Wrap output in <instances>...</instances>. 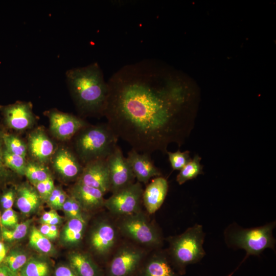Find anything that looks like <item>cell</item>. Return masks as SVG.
Masks as SVG:
<instances>
[{
	"label": "cell",
	"instance_id": "1",
	"mask_svg": "<svg viewBox=\"0 0 276 276\" xmlns=\"http://www.w3.org/2000/svg\"><path fill=\"white\" fill-rule=\"evenodd\" d=\"M107 84L104 116L118 139L149 155L183 143L195 106L196 85L189 76L147 59L123 66Z\"/></svg>",
	"mask_w": 276,
	"mask_h": 276
},
{
	"label": "cell",
	"instance_id": "2",
	"mask_svg": "<svg viewBox=\"0 0 276 276\" xmlns=\"http://www.w3.org/2000/svg\"><path fill=\"white\" fill-rule=\"evenodd\" d=\"M65 76L79 112L85 116H104L108 88L99 64L70 69Z\"/></svg>",
	"mask_w": 276,
	"mask_h": 276
},
{
	"label": "cell",
	"instance_id": "3",
	"mask_svg": "<svg viewBox=\"0 0 276 276\" xmlns=\"http://www.w3.org/2000/svg\"><path fill=\"white\" fill-rule=\"evenodd\" d=\"M74 137L75 153L83 166L94 160L107 159L119 139L107 123L88 124Z\"/></svg>",
	"mask_w": 276,
	"mask_h": 276
},
{
	"label": "cell",
	"instance_id": "4",
	"mask_svg": "<svg viewBox=\"0 0 276 276\" xmlns=\"http://www.w3.org/2000/svg\"><path fill=\"white\" fill-rule=\"evenodd\" d=\"M275 225V221L252 228H243L232 223L225 228L224 238L226 245L233 249H242L246 251L245 258L228 276L232 275L249 256H259L267 248L275 249V239L273 230Z\"/></svg>",
	"mask_w": 276,
	"mask_h": 276
},
{
	"label": "cell",
	"instance_id": "5",
	"mask_svg": "<svg viewBox=\"0 0 276 276\" xmlns=\"http://www.w3.org/2000/svg\"><path fill=\"white\" fill-rule=\"evenodd\" d=\"M204 238L202 226L195 224L181 235L170 239L169 257L180 274L185 273L187 265L196 263L204 257Z\"/></svg>",
	"mask_w": 276,
	"mask_h": 276
},
{
	"label": "cell",
	"instance_id": "6",
	"mask_svg": "<svg viewBox=\"0 0 276 276\" xmlns=\"http://www.w3.org/2000/svg\"><path fill=\"white\" fill-rule=\"evenodd\" d=\"M143 191L140 182H134L112 193L105 200L104 206L117 215L127 216L135 214L140 210Z\"/></svg>",
	"mask_w": 276,
	"mask_h": 276
},
{
	"label": "cell",
	"instance_id": "7",
	"mask_svg": "<svg viewBox=\"0 0 276 276\" xmlns=\"http://www.w3.org/2000/svg\"><path fill=\"white\" fill-rule=\"evenodd\" d=\"M2 121L5 129L22 131L31 128L35 117L30 102L16 101L6 105H0Z\"/></svg>",
	"mask_w": 276,
	"mask_h": 276
},
{
	"label": "cell",
	"instance_id": "8",
	"mask_svg": "<svg viewBox=\"0 0 276 276\" xmlns=\"http://www.w3.org/2000/svg\"><path fill=\"white\" fill-rule=\"evenodd\" d=\"M121 224V229L129 238L144 245H157L161 237L144 216L140 213L127 215Z\"/></svg>",
	"mask_w": 276,
	"mask_h": 276
},
{
	"label": "cell",
	"instance_id": "9",
	"mask_svg": "<svg viewBox=\"0 0 276 276\" xmlns=\"http://www.w3.org/2000/svg\"><path fill=\"white\" fill-rule=\"evenodd\" d=\"M45 114L49 118L51 132L61 141L70 140L88 124L80 117L56 109L47 111Z\"/></svg>",
	"mask_w": 276,
	"mask_h": 276
},
{
	"label": "cell",
	"instance_id": "10",
	"mask_svg": "<svg viewBox=\"0 0 276 276\" xmlns=\"http://www.w3.org/2000/svg\"><path fill=\"white\" fill-rule=\"evenodd\" d=\"M106 160L110 176V191L113 193L134 183L135 177L118 145Z\"/></svg>",
	"mask_w": 276,
	"mask_h": 276
},
{
	"label": "cell",
	"instance_id": "11",
	"mask_svg": "<svg viewBox=\"0 0 276 276\" xmlns=\"http://www.w3.org/2000/svg\"><path fill=\"white\" fill-rule=\"evenodd\" d=\"M51 161L55 172L66 180H77L84 167L75 152L65 147L56 149Z\"/></svg>",
	"mask_w": 276,
	"mask_h": 276
},
{
	"label": "cell",
	"instance_id": "12",
	"mask_svg": "<svg viewBox=\"0 0 276 276\" xmlns=\"http://www.w3.org/2000/svg\"><path fill=\"white\" fill-rule=\"evenodd\" d=\"M77 181L97 189L104 194L110 191V181L106 159L94 160L84 165Z\"/></svg>",
	"mask_w": 276,
	"mask_h": 276
},
{
	"label": "cell",
	"instance_id": "13",
	"mask_svg": "<svg viewBox=\"0 0 276 276\" xmlns=\"http://www.w3.org/2000/svg\"><path fill=\"white\" fill-rule=\"evenodd\" d=\"M143 253L137 249L126 247L120 249L108 267L110 276H130L137 268Z\"/></svg>",
	"mask_w": 276,
	"mask_h": 276
},
{
	"label": "cell",
	"instance_id": "14",
	"mask_svg": "<svg viewBox=\"0 0 276 276\" xmlns=\"http://www.w3.org/2000/svg\"><path fill=\"white\" fill-rule=\"evenodd\" d=\"M27 145L33 160L43 164L51 160L56 149L51 139L40 128L33 130L29 134Z\"/></svg>",
	"mask_w": 276,
	"mask_h": 276
},
{
	"label": "cell",
	"instance_id": "15",
	"mask_svg": "<svg viewBox=\"0 0 276 276\" xmlns=\"http://www.w3.org/2000/svg\"><path fill=\"white\" fill-rule=\"evenodd\" d=\"M133 173L139 182L147 183L150 179L154 176H159L160 170L151 160L150 155L140 153L132 149L126 157Z\"/></svg>",
	"mask_w": 276,
	"mask_h": 276
},
{
	"label": "cell",
	"instance_id": "16",
	"mask_svg": "<svg viewBox=\"0 0 276 276\" xmlns=\"http://www.w3.org/2000/svg\"><path fill=\"white\" fill-rule=\"evenodd\" d=\"M116 237L113 226L107 221H101L97 224L90 232V245L97 254L105 255L114 245Z\"/></svg>",
	"mask_w": 276,
	"mask_h": 276
},
{
	"label": "cell",
	"instance_id": "17",
	"mask_svg": "<svg viewBox=\"0 0 276 276\" xmlns=\"http://www.w3.org/2000/svg\"><path fill=\"white\" fill-rule=\"evenodd\" d=\"M168 190V183L166 178L157 176L143 191L142 200L149 214L155 213L163 204Z\"/></svg>",
	"mask_w": 276,
	"mask_h": 276
},
{
	"label": "cell",
	"instance_id": "18",
	"mask_svg": "<svg viewBox=\"0 0 276 276\" xmlns=\"http://www.w3.org/2000/svg\"><path fill=\"white\" fill-rule=\"evenodd\" d=\"M70 193L84 211L95 210L104 205V194L100 190L79 182L73 186Z\"/></svg>",
	"mask_w": 276,
	"mask_h": 276
},
{
	"label": "cell",
	"instance_id": "19",
	"mask_svg": "<svg viewBox=\"0 0 276 276\" xmlns=\"http://www.w3.org/2000/svg\"><path fill=\"white\" fill-rule=\"evenodd\" d=\"M16 187L15 204L19 211L25 215H31L40 208L42 199L33 186L28 183L18 185Z\"/></svg>",
	"mask_w": 276,
	"mask_h": 276
},
{
	"label": "cell",
	"instance_id": "20",
	"mask_svg": "<svg viewBox=\"0 0 276 276\" xmlns=\"http://www.w3.org/2000/svg\"><path fill=\"white\" fill-rule=\"evenodd\" d=\"M86 222L78 219H68L60 234L61 244L67 247H75L81 242Z\"/></svg>",
	"mask_w": 276,
	"mask_h": 276
},
{
	"label": "cell",
	"instance_id": "21",
	"mask_svg": "<svg viewBox=\"0 0 276 276\" xmlns=\"http://www.w3.org/2000/svg\"><path fill=\"white\" fill-rule=\"evenodd\" d=\"M68 260L77 276H100L98 266L88 255L73 251L68 255Z\"/></svg>",
	"mask_w": 276,
	"mask_h": 276
},
{
	"label": "cell",
	"instance_id": "22",
	"mask_svg": "<svg viewBox=\"0 0 276 276\" xmlns=\"http://www.w3.org/2000/svg\"><path fill=\"white\" fill-rule=\"evenodd\" d=\"M168 256L160 254L153 257L146 265L143 276H180Z\"/></svg>",
	"mask_w": 276,
	"mask_h": 276
},
{
	"label": "cell",
	"instance_id": "23",
	"mask_svg": "<svg viewBox=\"0 0 276 276\" xmlns=\"http://www.w3.org/2000/svg\"><path fill=\"white\" fill-rule=\"evenodd\" d=\"M52 264L43 256L30 257L27 263L20 269L19 276H51Z\"/></svg>",
	"mask_w": 276,
	"mask_h": 276
},
{
	"label": "cell",
	"instance_id": "24",
	"mask_svg": "<svg viewBox=\"0 0 276 276\" xmlns=\"http://www.w3.org/2000/svg\"><path fill=\"white\" fill-rule=\"evenodd\" d=\"M31 223V220L18 223L14 227L9 229L0 226V237L7 246L13 244L24 238L28 233Z\"/></svg>",
	"mask_w": 276,
	"mask_h": 276
},
{
	"label": "cell",
	"instance_id": "25",
	"mask_svg": "<svg viewBox=\"0 0 276 276\" xmlns=\"http://www.w3.org/2000/svg\"><path fill=\"white\" fill-rule=\"evenodd\" d=\"M30 228L29 235L30 246L43 255H54L55 250L51 240L43 236L35 226H33Z\"/></svg>",
	"mask_w": 276,
	"mask_h": 276
},
{
	"label": "cell",
	"instance_id": "26",
	"mask_svg": "<svg viewBox=\"0 0 276 276\" xmlns=\"http://www.w3.org/2000/svg\"><path fill=\"white\" fill-rule=\"evenodd\" d=\"M30 256L27 251L18 246L10 247L3 262L12 272L18 274Z\"/></svg>",
	"mask_w": 276,
	"mask_h": 276
},
{
	"label": "cell",
	"instance_id": "27",
	"mask_svg": "<svg viewBox=\"0 0 276 276\" xmlns=\"http://www.w3.org/2000/svg\"><path fill=\"white\" fill-rule=\"evenodd\" d=\"M25 175L33 186L52 176L45 164L34 160L27 162Z\"/></svg>",
	"mask_w": 276,
	"mask_h": 276
},
{
	"label": "cell",
	"instance_id": "28",
	"mask_svg": "<svg viewBox=\"0 0 276 276\" xmlns=\"http://www.w3.org/2000/svg\"><path fill=\"white\" fill-rule=\"evenodd\" d=\"M200 160L201 157L196 155L180 170L176 177V181L179 185H182L188 180L193 179L202 173V166L200 164Z\"/></svg>",
	"mask_w": 276,
	"mask_h": 276
},
{
	"label": "cell",
	"instance_id": "29",
	"mask_svg": "<svg viewBox=\"0 0 276 276\" xmlns=\"http://www.w3.org/2000/svg\"><path fill=\"white\" fill-rule=\"evenodd\" d=\"M3 139L6 150L26 158L28 152L27 145L20 137L5 131Z\"/></svg>",
	"mask_w": 276,
	"mask_h": 276
},
{
	"label": "cell",
	"instance_id": "30",
	"mask_svg": "<svg viewBox=\"0 0 276 276\" xmlns=\"http://www.w3.org/2000/svg\"><path fill=\"white\" fill-rule=\"evenodd\" d=\"M6 130L0 122V190L6 186L12 185L16 174L8 169L4 164L3 154L5 150L3 136Z\"/></svg>",
	"mask_w": 276,
	"mask_h": 276
},
{
	"label": "cell",
	"instance_id": "31",
	"mask_svg": "<svg viewBox=\"0 0 276 276\" xmlns=\"http://www.w3.org/2000/svg\"><path fill=\"white\" fill-rule=\"evenodd\" d=\"M3 160L6 167L14 174L20 176L25 175L27 164L25 157L12 154L5 149Z\"/></svg>",
	"mask_w": 276,
	"mask_h": 276
},
{
	"label": "cell",
	"instance_id": "32",
	"mask_svg": "<svg viewBox=\"0 0 276 276\" xmlns=\"http://www.w3.org/2000/svg\"><path fill=\"white\" fill-rule=\"evenodd\" d=\"M64 215L68 219H78L86 221L84 210L79 203L71 195L67 197L62 208Z\"/></svg>",
	"mask_w": 276,
	"mask_h": 276
},
{
	"label": "cell",
	"instance_id": "33",
	"mask_svg": "<svg viewBox=\"0 0 276 276\" xmlns=\"http://www.w3.org/2000/svg\"><path fill=\"white\" fill-rule=\"evenodd\" d=\"M15 186L9 185L0 190V211L1 212L12 209L15 204L16 199Z\"/></svg>",
	"mask_w": 276,
	"mask_h": 276
},
{
	"label": "cell",
	"instance_id": "34",
	"mask_svg": "<svg viewBox=\"0 0 276 276\" xmlns=\"http://www.w3.org/2000/svg\"><path fill=\"white\" fill-rule=\"evenodd\" d=\"M171 167L174 170H180L191 160L190 152H181L178 150L174 152L167 151Z\"/></svg>",
	"mask_w": 276,
	"mask_h": 276
},
{
	"label": "cell",
	"instance_id": "35",
	"mask_svg": "<svg viewBox=\"0 0 276 276\" xmlns=\"http://www.w3.org/2000/svg\"><path fill=\"white\" fill-rule=\"evenodd\" d=\"M18 223V215L12 208L5 210L1 213V226L10 229L15 226Z\"/></svg>",
	"mask_w": 276,
	"mask_h": 276
},
{
	"label": "cell",
	"instance_id": "36",
	"mask_svg": "<svg viewBox=\"0 0 276 276\" xmlns=\"http://www.w3.org/2000/svg\"><path fill=\"white\" fill-rule=\"evenodd\" d=\"M33 186L38 192L42 200L45 202L55 187L52 176Z\"/></svg>",
	"mask_w": 276,
	"mask_h": 276
},
{
	"label": "cell",
	"instance_id": "37",
	"mask_svg": "<svg viewBox=\"0 0 276 276\" xmlns=\"http://www.w3.org/2000/svg\"><path fill=\"white\" fill-rule=\"evenodd\" d=\"M63 218L56 212V210L51 209L45 212L40 218L41 224H47L57 226L62 222Z\"/></svg>",
	"mask_w": 276,
	"mask_h": 276
},
{
	"label": "cell",
	"instance_id": "38",
	"mask_svg": "<svg viewBox=\"0 0 276 276\" xmlns=\"http://www.w3.org/2000/svg\"><path fill=\"white\" fill-rule=\"evenodd\" d=\"M38 229L43 236L50 240L56 239L59 235L58 228L56 225L41 224Z\"/></svg>",
	"mask_w": 276,
	"mask_h": 276
},
{
	"label": "cell",
	"instance_id": "39",
	"mask_svg": "<svg viewBox=\"0 0 276 276\" xmlns=\"http://www.w3.org/2000/svg\"><path fill=\"white\" fill-rule=\"evenodd\" d=\"M54 276H77L69 264H59L54 271Z\"/></svg>",
	"mask_w": 276,
	"mask_h": 276
},
{
	"label": "cell",
	"instance_id": "40",
	"mask_svg": "<svg viewBox=\"0 0 276 276\" xmlns=\"http://www.w3.org/2000/svg\"><path fill=\"white\" fill-rule=\"evenodd\" d=\"M63 191L61 188L55 187L46 201L48 205L50 208H53L54 204Z\"/></svg>",
	"mask_w": 276,
	"mask_h": 276
},
{
	"label": "cell",
	"instance_id": "41",
	"mask_svg": "<svg viewBox=\"0 0 276 276\" xmlns=\"http://www.w3.org/2000/svg\"><path fill=\"white\" fill-rule=\"evenodd\" d=\"M67 197V195H66L65 192L63 191L59 195L58 198L57 199L52 209H54L55 210H62L63 205L65 202Z\"/></svg>",
	"mask_w": 276,
	"mask_h": 276
},
{
	"label": "cell",
	"instance_id": "42",
	"mask_svg": "<svg viewBox=\"0 0 276 276\" xmlns=\"http://www.w3.org/2000/svg\"><path fill=\"white\" fill-rule=\"evenodd\" d=\"M8 249L9 247L0 237V265L3 263Z\"/></svg>",
	"mask_w": 276,
	"mask_h": 276
},
{
	"label": "cell",
	"instance_id": "43",
	"mask_svg": "<svg viewBox=\"0 0 276 276\" xmlns=\"http://www.w3.org/2000/svg\"><path fill=\"white\" fill-rule=\"evenodd\" d=\"M0 276H19L12 272L7 266L2 263L0 265Z\"/></svg>",
	"mask_w": 276,
	"mask_h": 276
},
{
	"label": "cell",
	"instance_id": "44",
	"mask_svg": "<svg viewBox=\"0 0 276 276\" xmlns=\"http://www.w3.org/2000/svg\"><path fill=\"white\" fill-rule=\"evenodd\" d=\"M1 211H0V215H1Z\"/></svg>",
	"mask_w": 276,
	"mask_h": 276
}]
</instances>
